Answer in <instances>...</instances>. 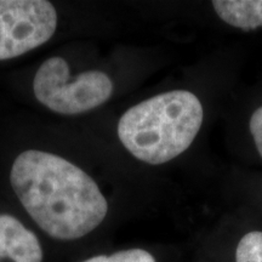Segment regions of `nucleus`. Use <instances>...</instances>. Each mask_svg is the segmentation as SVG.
<instances>
[{
	"label": "nucleus",
	"instance_id": "1",
	"mask_svg": "<svg viewBox=\"0 0 262 262\" xmlns=\"http://www.w3.org/2000/svg\"><path fill=\"white\" fill-rule=\"evenodd\" d=\"M10 183L35 224L60 241L89 234L108 212L97 183L84 170L52 153L22 152L12 164Z\"/></svg>",
	"mask_w": 262,
	"mask_h": 262
},
{
	"label": "nucleus",
	"instance_id": "2",
	"mask_svg": "<svg viewBox=\"0 0 262 262\" xmlns=\"http://www.w3.org/2000/svg\"><path fill=\"white\" fill-rule=\"evenodd\" d=\"M203 119L204 111L194 94L168 91L129 108L118 123V137L135 158L159 165L189 148Z\"/></svg>",
	"mask_w": 262,
	"mask_h": 262
},
{
	"label": "nucleus",
	"instance_id": "3",
	"mask_svg": "<svg viewBox=\"0 0 262 262\" xmlns=\"http://www.w3.org/2000/svg\"><path fill=\"white\" fill-rule=\"evenodd\" d=\"M37 100L54 112L74 116L94 110L110 100L113 83L100 71L84 72L72 79L70 67L62 57H50L33 80Z\"/></svg>",
	"mask_w": 262,
	"mask_h": 262
},
{
	"label": "nucleus",
	"instance_id": "4",
	"mask_svg": "<svg viewBox=\"0 0 262 262\" xmlns=\"http://www.w3.org/2000/svg\"><path fill=\"white\" fill-rule=\"evenodd\" d=\"M57 28V12L47 0H0V61L45 44Z\"/></svg>",
	"mask_w": 262,
	"mask_h": 262
},
{
	"label": "nucleus",
	"instance_id": "5",
	"mask_svg": "<svg viewBox=\"0 0 262 262\" xmlns=\"http://www.w3.org/2000/svg\"><path fill=\"white\" fill-rule=\"evenodd\" d=\"M14 262H41L40 242L31 229L8 214L0 215V260Z\"/></svg>",
	"mask_w": 262,
	"mask_h": 262
},
{
	"label": "nucleus",
	"instance_id": "6",
	"mask_svg": "<svg viewBox=\"0 0 262 262\" xmlns=\"http://www.w3.org/2000/svg\"><path fill=\"white\" fill-rule=\"evenodd\" d=\"M212 6L219 17L232 27L243 31L262 27V0H215Z\"/></svg>",
	"mask_w": 262,
	"mask_h": 262
},
{
	"label": "nucleus",
	"instance_id": "7",
	"mask_svg": "<svg viewBox=\"0 0 262 262\" xmlns=\"http://www.w3.org/2000/svg\"><path fill=\"white\" fill-rule=\"evenodd\" d=\"M235 262H262V232H249L239 241Z\"/></svg>",
	"mask_w": 262,
	"mask_h": 262
},
{
	"label": "nucleus",
	"instance_id": "8",
	"mask_svg": "<svg viewBox=\"0 0 262 262\" xmlns=\"http://www.w3.org/2000/svg\"><path fill=\"white\" fill-rule=\"evenodd\" d=\"M83 262H157L152 254L143 249H127L112 255H98Z\"/></svg>",
	"mask_w": 262,
	"mask_h": 262
},
{
	"label": "nucleus",
	"instance_id": "9",
	"mask_svg": "<svg viewBox=\"0 0 262 262\" xmlns=\"http://www.w3.org/2000/svg\"><path fill=\"white\" fill-rule=\"evenodd\" d=\"M249 126H250V133L253 135L255 146L262 157V106L253 113Z\"/></svg>",
	"mask_w": 262,
	"mask_h": 262
}]
</instances>
